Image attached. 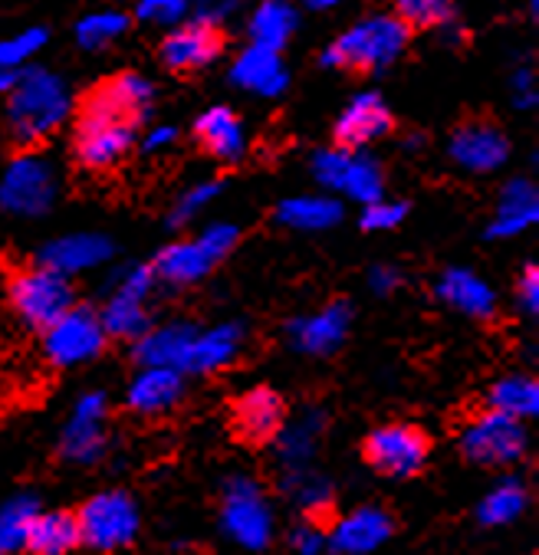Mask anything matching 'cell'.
Wrapping results in <instances>:
<instances>
[{"label": "cell", "mask_w": 539, "mask_h": 555, "mask_svg": "<svg viewBox=\"0 0 539 555\" xmlns=\"http://www.w3.org/2000/svg\"><path fill=\"white\" fill-rule=\"evenodd\" d=\"M136 142V122L123 108L105 95V89H92L76 116V162L89 171H110L116 168Z\"/></svg>", "instance_id": "cell-1"}, {"label": "cell", "mask_w": 539, "mask_h": 555, "mask_svg": "<svg viewBox=\"0 0 539 555\" xmlns=\"http://www.w3.org/2000/svg\"><path fill=\"white\" fill-rule=\"evenodd\" d=\"M69 116V89L50 69L17 73L14 89L8 92V126L21 145L43 142Z\"/></svg>", "instance_id": "cell-2"}, {"label": "cell", "mask_w": 539, "mask_h": 555, "mask_svg": "<svg viewBox=\"0 0 539 555\" xmlns=\"http://www.w3.org/2000/svg\"><path fill=\"white\" fill-rule=\"evenodd\" d=\"M408 37H411V30L395 14H375V17H365L356 27H349L339 40H333L330 50L319 56V63L330 69L378 73L405 53Z\"/></svg>", "instance_id": "cell-3"}, {"label": "cell", "mask_w": 539, "mask_h": 555, "mask_svg": "<svg viewBox=\"0 0 539 555\" xmlns=\"http://www.w3.org/2000/svg\"><path fill=\"white\" fill-rule=\"evenodd\" d=\"M8 299L14 312L30 325L47 332L53 322H60L76 302H73V286L66 276L53 267H27L17 270L8 283Z\"/></svg>", "instance_id": "cell-4"}, {"label": "cell", "mask_w": 539, "mask_h": 555, "mask_svg": "<svg viewBox=\"0 0 539 555\" xmlns=\"http://www.w3.org/2000/svg\"><path fill=\"white\" fill-rule=\"evenodd\" d=\"M365 464L395 480L418 477L431 457V437L414 424H382L362 440Z\"/></svg>", "instance_id": "cell-5"}, {"label": "cell", "mask_w": 539, "mask_h": 555, "mask_svg": "<svg viewBox=\"0 0 539 555\" xmlns=\"http://www.w3.org/2000/svg\"><path fill=\"white\" fill-rule=\"evenodd\" d=\"M461 451L467 461L480 467H506L516 464L526 451V430L523 421L500 414L493 408L474 414L461 430Z\"/></svg>", "instance_id": "cell-6"}, {"label": "cell", "mask_w": 539, "mask_h": 555, "mask_svg": "<svg viewBox=\"0 0 539 555\" xmlns=\"http://www.w3.org/2000/svg\"><path fill=\"white\" fill-rule=\"evenodd\" d=\"M76 522H79V542H86L95 552H113L136 539L139 509L126 493L113 490L86 500L76 513Z\"/></svg>", "instance_id": "cell-7"}, {"label": "cell", "mask_w": 539, "mask_h": 555, "mask_svg": "<svg viewBox=\"0 0 539 555\" xmlns=\"http://www.w3.org/2000/svg\"><path fill=\"white\" fill-rule=\"evenodd\" d=\"M312 168H316V178L326 188H336V191H343L362 204L382 201V184H385L382 168L365 152H346V149L319 152Z\"/></svg>", "instance_id": "cell-8"}, {"label": "cell", "mask_w": 539, "mask_h": 555, "mask_svg": "<svg viewBox=\"0 0 539 555\" xmlns=\"http://www.w3.org/2000/svg\"><path fill=\"white\" fill-rule=\"evenodd\" d=\"M102 346H105L102 319L82 306H73L60 322H53L43 339V349L53 365H79L92 359Z\"/></svg>", "instance_id": "cell-9"}, {"label": "cell", "mask_w": 539, "mask_h": 555, "mask_svg": "<svg viewBox=\"0 0 539 555\" xmlns=\"http://www.w3.org/2000/svg\"><path fill=\"white\" fill-rule=\"evenodd\" d=\"M238 241V231L221 224V228H210L201 241L194 244H171L168 250H162L158 257V273L168 280V283H194L201 280L214 263H218Z\"/></svg>", "instance_id": "cell-10"}, {"label": "cell", "mask_w": 539, "mask_h": 555, "mask_svg": "<svg viewBox=\"0 0 539 555\" xmlns=\"http://www.w3.org/2000/svg\"><path fill=\"white\" fill-rule=\"evenodd\" d=\"M283 421H286V404L267 385L244 391L231 404V427H234L238 440L251 443V448H264V443H270L283 430Z\"/></svg>", "instance_id": "cell-11"}, {"label": "cell", "mask_w": 539, "mask_h": 555, "mask_svg": "<svg viewBox=\"0 0 539 555\" xmlns=\"http://www.w3.org/2000/svg\"><path fill=\"white\" fill-rule=\"evenodd\" d=\"M224 53V37L210 24H178L162 43V63L175 73H194Z\"/></svg>", "instance_id": "cell-12"}, {"label": "cell", "mask_w": 539, "mask_h": 555, "mask_svg": "<svg viewBox=\"0 0 539 555\" xmlns=\"http://www.w3.org/2000/svg\"><path fill=\"white\" fill-rule=\"evenodd\" d=\"M392 132V113L378 92H359L336 122V142L346 152H362L365 145Z\"/></svg>", "instance_id": "cell-13"}, {"label": "cell", "mask_w": 539, "mask_h": 555, "mask_svg": "<svg viewBox=\"0 0 539 555\" xmlns=\"http://www.w3.org/2000/svg\"><path fill=\"white\" fill-rule=\"evenodd\" d=\"M451 158L474 175H490L497 168H503V162L510 158V142L506 135L490 126V122H467L451 135L448 145Z\"/></svg>", "instance_id": "cell-14"}, {"label": "cell", "mask_w": 539, "mask_h": 555, "mask_svg": "<svg viewBox=\"0 0 539 555\" xmlns=\"http://www.w3.org/2000/svg\"><path fill=\"white\" fill-rule=\"evenodd\" d=\"M53 168L40 158V155H24L11 165L8 178H4V188H0V197L11 210H24V214H34V210H43L50 201H53Z\"/></svg>", "instance_id": "cell-15"}, {"label": "cell", "mask_w": 539, "mask_h": 555, "mask_svg": "<svg viewBox=\"0 0 539 555\" xmlns=\"http://www.w3.org/2000/svg\"><path fill=\"white\" fill-rule=\"evenodd\" d=\"M194 135L201 142V149L218 158L224 165H234L244 158L247 152V135H244V122L238 119L234 108L228 105H214L194 122Z\"/></svg>", "instance_id": "cell-16"}, {"label": "cell", "mask_w": 539, "mask_h": 555, "mask_svg": "<svg viewBox=\"0 0 539 555\" xmlns=\"http://www.w3.org/2000/svg\"><path fill=\"white\" fill-rule=\"evenodd\" d=\"M231 79L241 86V89H251L257 95H280L290 82V73L280 60L277 50H267V47H247L234 66H231Z\"/></svg>", "instance_id": "cell-17"}, {"label": "cell", "mask_w": 539, "mask_h": 555, "mask_svg": "<svg viewBox=\"0 0 539 555\" xmlns=\"http://www.w3.org/2000/svg\"><path fill=\"white\" fill-rule=\"evenodd\" d=\"M224 522L234 532V539H241L251 548H260L267 542V535H270V513H267L260 493L251 483L231 490L228 509H224Z\"/></svg>", "instance_id": "cell-18"}, {"label": "cell", "mask_w": 539, "mask_h": 555, "mask_svg": "<svg viewBox=\"0 0 539 555\" xmlns=\"http://www.w3.org/2000/svg\"><path fill=\"white\" fill-rule=\"evenodd\" d=\"M79 542L76 513H34L24 539L27 555H69Z\"/></svg>", "instance_id": "cell-19"}, {"label": "cell", "mask_w": 539, "mask_h": 555, "mask_svg": "<svg viewBox=\"0 0 539 555\" xmlns=\"http://www.w3.org/2000/svg\"><path fill=\"white\" fill-rule=\"evenodd\" d=\"M392 535V516L378 506H362L349 519H343L333 532V545L339 552H372Z\"/></svg>", "instance_id": "cell-20"}, {"label": "cell", "mask_w": 539, "mask_h": 555, "mask_svg": "<svg viewBox=\"0 0 539 555\" xmlns=\"http://www.w3.org/2000/svg\"><path fill=\"white\" fill-rule=\"evenodd\" d=\"M299 24V14L293 8V0H264V4L251 14V40L254 47L267 50H283Z\"/></svg>", "instance_id": "cell-21"}, {"label": "cell", "mask_w": 539, "mask_h": 555, "mask_svg": "<svg viewBox=\"0 0 539 555\" xmlns=\"http://www.w3.org/2000/svg\"><path fill=\"white\" fill-rule=\"evenodd\" d=\"M181 398V378L168 365H152L145 375L136 378L129 391V404L139 414H162Z\"/></svg>", "instance_id": "cell-22"}, {"label": "cell", "mask_w": 539, "mask_h": 555, "mask_svg": "<svg viewBox=\"0 0 539 555\" xmlns=\"http://www.w3.org/2000/svg\"><path fill=\"white\" fill-rule=\"evenodd\" d=\"M441 296H445L451 306H458L461 312L477 315V319H490L493 309H497L493 289H490L484 280H477L474 273H467V270H451V273H445V280H441Z\"/></svg>", "instance_id": "cell-23"}, {"label": "cell", "mask_w": 539, "mask_h": 555, "mask_svg": "<svg viewBox=\"0 0 539 555\" xmlns=\"http://www.w3.org/2000/svg\"><path fill=\"white\" fill-rule=\"evenodd\" d=\"M346 325H349L346 306H330V309H322L319 315L296 325V343L306 352H330V349H336L343 343Z\"/></svg>", "instance_id": "cell-24"}, {"label": "cell", "mask_w": 539, "mask_h": 555, "mask_svg": "<svg viewBox=\"0 0 539 555\" xmlns=\"http://www.w3.org/2000/svg\"><path fill=\"white\" fill-rule=\"evenodd\" d=\"M102 89H105V95H110L136 126L149 119L152 105H155V86L145 76H139V73H119L116 79L102 82Z\"/></svg>", "instance_id": "cell-25"}, {"label": "cell", "mask_w": 539, "mask_h": 555, "mask_svg": "<svg viewBox=\"0 0 539 555\" xmlns=\"http://www.w3.org/2000/svg\"><path fill=\"white\" fill-rule=\"evenodd\" d=\"M490 408L500 411V414H510L516 421L536 414L539 411V385H536V378H526V375L500 378L490 388Z\"/></svg>", "instance_id": "cell-26"}, {"label": "cell", "mask_w": 539, "mask_h": 555, "mask_svg": "<svg viewBox=\"0 0 539 555\" xmlns=\"http://www.w3.org/2000/svg\"><path fill=\"white\" fill-rule=\"evenodd\" d=\"M343 217V207L330 197H296L280 207V220L299 231H326Z\"/></svg>", "instance_id": "cell-27"}, {"label": "cell", "mask_w": 539, "mask_h": 555, "mask_svg": "<svg viewBox=\"0 0 539 555\" xmlns=\"http://www.w3.org/2000/svg\"><path fill=\"white\" fill-rule=\"evenodd\" d=\"M529 220H536V188L523 178L510 181L500 194V214H497V234H516Z\"/></svg>", "instance_id": "cell-28"}, {"label": "cell", "mask_w": 539, "mask_h": 555, "mask_svg": "<svg viewBox=\"0 0 539 555\" xmlns=\"http://www.w3.org/2000/svg\"><path fill=\"white\" fill-rule=\"evenodd\" d=\"M234 346H238V339L231 336V332H207V336H194L178 365L194 369V372L221 369L234 359Z\"/></svg>", "instance_id": "cell-29"}, {"label": "cell", "mask_w": 539, "mask_h": 555, "mask_svg": "<svg viewBox=\"0 0 539 555\" xmlns=\"http://www.w3.org/2000/svg\"><path fill=\"white\" fill-rule=\"evenodd\" d=\"M395 17L408 30H445L454 24V0H395Z\"/></svg>", "instance_id": "cell-30"}, {"label": "cell", "mask_w": 539, "mask_h": 555, "mask_svg": "<svg viewBox=\"0 0 539 555\" xmlns=\"http://www.w3.org/2000/svg\"><path fill=\"white\" fill-rule=\"evenodd\" d=\"M102 319V328H105V336H123V339H132L139 336V332L145 328V306H142V296L136 286H129L116 302H110V309H105Z\"/></svg>", "instance_id": "cell-31"}, {"label": "cell", "mask_w": 539, "mask_h": 555, "mask_svg": "<svg viewBox=\"0 0 539 555\" xmlns=\"http://www.w3.org/2000/svg\"><path fill=\"white\" fill-rule=\"evenodd\" d=\"M126 30H129V17L123 11H95L76 24V40L82 50H102L126 37Z\"/></svg>", "instance_id": "cell-32"}, {"label": "cell", "mask_w": 539, "mask_h": 555, "mask_svg": "<svg viewBox=\"0 0 539 555\" xmlns=\"http://www.w3.org/2000/svg\"><path fill=\"white\" fill-rule=\"evenodd\" d=\"M523 506H526V490H523V483H519V480H506V483H500V487L480 503V519H484L487 526H500V522L516 519V516L523 513Z\"/></svg>", "instance_id": "cell-33"}, {"label": "cell", "mask_w": 539, "mask_h": 555, "mask_svg": "<svg viewBox=\"0 0 539 555\" xmlns=\"http://www.w3.org/2000/svg\"><path fill=\"white\" fill-rule=\"evenodd\" d=\"M34 513L37 509L27 500L4 506V513H0V555H21L24 552V539H27V526H30Z\"/></svg>", "instance_id": "cell-34"}, {"label": "cell", "mask_w": 539, "mask_h": 555, "mask_svg": "<svg viewBox=\"0 0 539 555\" xmlns=\"http://www.w3.org/2000/svg\"><path fill=\"white\" fill-rule=\"evenodd\" d=\"M194 339L191 328H168V332H158V336H149L139 349V356L149 362V365H165V362H181L188 343Z\"/></svg>", "instance_id": "cell-35"}, {"label": "cell", "mask_w": 539, "mask_h": 555, "mask_svg": "<svg viewBox=\"0 0 539 555\" xmlns=\"http://www.w3.org/2000/svg\"><path fill=\"white\" fill-rule=\"evenodd\" d=\"M47 43V30L34 27V30H21L17 37L0 40V69H21L30 56H37Z\"/></svg>", "instance_id": "cell-36"}, {"label": "cell", "mask_w": 539, "mask_h": 555, "mask_svg": "<svg viewBox=\"0 0 539 555\" xmlns=\"http://www.w3.org/2000/svg\"><path fill=\"white\" fill-rule=\"evenodd\" d=\"M188 0H136V17L155 27H178L188 17Z\"/></svg>", "instance_id": "cell-37"}, {"label": "cell", "mask_w": 539, "mask_h": 555, "mask_svg": "<svg viewBox=\"0 0 539 555\" xmlns=\"http://www.w3.org/2000/svg\"><path fill=\"white\" fill-rule=\"evenodd\" d=\"M408 214L405 204H388V201H372L365 204V214H362V228L365 231H388L395 224H401V217Z\"/></svg>", "instance_id": "cell-38"}, {"label": "cell", "mask_w": 539, "mask_h": 555, "mask_svg": "<svg viewBox=\"0 0 539 555\" xmlns=\"http://www.w3.org/2000/svg\"><path fill=\"white\" fill-rule=\"evenodd\" d=\"M238 11V0H197V21L218 27L221 21H228Z\"/></svg>", "instance_id": "cell-39"}, {"label": "cell", "mask_w": 539, "mask_h": 555, "mask_svg": "<svg viewBox=\"0 0 539 555\" xmlns=\"http://www.w3.org/2000/svg\"><path fill=\"white\" fill-rule=\"evenodd\" d=\"M516 293H519V302H523L526 312H536L539 309V270L536 267H526L523 270Z\"/></svg>", "instance_id": "cell-40"}, {"label": "cell", "mask_w": 539, "mask_h": 555, "mask_svg": "<svg viewBox=\"0 0 539 555\" xmlns=\"http://www.w3.org/2000/svg\"><path fill=\"white\" fill-rule=\"evenodd\" d=\"M532 82H536V79H532L529 69H516V73H513V92H516V105H519V108L536 105V86H532Z\"/></svg>", "instance_id": "cell-41"}, {"label": "cell", "mask_w": 539, "mask_h": 555, "mask_svg": "<svg viewBox=\"0 0 539 555\" xmlns=\"http://www.w3.org/2000/svg\"><path fill=\"white\" fill-rule=\"evenodd\" d=\"M175 135H178V132H175L171 126H158V129H152V132L145 135V142H142V149L155 155V152H162V149H168V145L175 142Z\"/></svg>", "instance_id": "cell-42"}, {"label": "cell", "mask_w": 539, "mask_h": 555, "mask_svg": "<svg viewBox=\"0 0 539 555\" xmlns=\"http://www.w3.org/2000/svg\"><path fill=\"white\" fill-rule=\"evenodd\" d=\"M17 82V73L14 69H0V95H8Z\"/></svg>", "instance_id": "cell-43"}, {"label": "cell", "mask_w": 539, "mask_h": 555, "mask_svg": "<svg viewBox=\"0 0 539 555\" xmlns=\"http://www.w3.org/2000/svg\"><path fill=\"white\" fill-rule=\"evenodd\" d=\"M299 4H306V8H312V11H319V8H333V4H339V0H299Z\"/></svg>", "instance_id": "cell-44"}]
</instances>
